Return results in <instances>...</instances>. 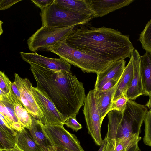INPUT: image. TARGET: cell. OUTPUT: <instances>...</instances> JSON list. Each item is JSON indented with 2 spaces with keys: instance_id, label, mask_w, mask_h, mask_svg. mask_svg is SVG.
Segmentation results:
<instances>
[{
  "instance_id": "1",
  "label": "cell",
  "mask_w": 151,
  "mask_h": 151,
  "mask_svg": "<svg viewBox=\"0 0 151 151\" xmlns=\"http://www.w3.org/2000/svg\"><path fill=\"white\" fill-rule=\"evenodd\" d=\"M65 41L74 49L112 62L130 58L134 50L129 35L104 26L94 27L89 23L76 26Z\"/></svg>"
},
{
  "instance_id": "2",
  "label": "cell",
  "mask_w": 151,
  "mask_h": 151,
  "mask_svg": "<svg viewBox=\"0 0 151 151\" xmlns=\"http://www.w3.org/2000/svg\"><path fill=\"white\" fill-rule=\"evenodd\" d=\"M37 88L65 117L78 114L86 97L83 83L70 72H63L30 64Z\"/></svg>"
},
{
  "instance_id": "3",
  "label": "cell",
  "mask_w": 151,
  "mask_h": 151,
  "mask_svg": "<svg viewBox=\"0 0 151 151\" xmlns=\"http://www.w3.org/2000/svg\"><path fill=\"white\" fill-rule=\"evenodd\" d=\"M147 106L128 100L123 112L111 110L107 114V142L123 144L132 137L139 135L147 111Z\"/></svg>"
},
{
  "instance_id": "4",
  "label": "cell",
  "mask_w": 151,
  "mask_h": 151,
  "mask_svg": "<svg viewBox=\"0 0 151 151\" xmlns=\"http://www.w3.org/2000/svg\"><path fill=\"white\" fill-rule=\"evenodd\" d=\"M65 40L48 47L46 50L57 54L84 73L98 74L113 62L74 49L66 43Z\"/></svg>"
},
{
  "instance_id": "5",
  "label": "cell",
  "mask_w": 151,
  "mask_h": 151,
  "mask_svg": "<svg viewBox=\"0 0 151 151\" xmlns=\"http://www.w3.org/2000/svg\"><path fill=\"white\" fill-rule=\"evenodd\" d=\"M42 27H64L89 23L94 16L81 15L63 8L55 1L41 10Z\"/></svg>"
},
{
  "instance_id": "6",
  "label": "cell",
  "mask_w": 151,
  "mask_h": 151,
  "mask_svg": "<svg viewBox=\"0 0 151 151\" xmlns=\"http://www.w3.org/2000/svg\"><path fill=\"white\" fill-rule=\"evenodd\" d=\"M75 27L42 26L27 39V42L29 49L34 52L46 50L48 47L66 39L72 33Z\"/></svg>"
},
{
  "instance_id": "7",
  "label": "cell",
  "mask_w": 151,
  "mask_h": 151,
  "mask_svg": "<svg viewBox=\"0 0 151 151\" xmlns=\"http://www.w3.org/2000/svg\"><path fill=\"white\" fill-rule=\"evenodd\" d=\"M43 132L51 146L71 151H84L76 136L67 131L64 125H45L39 121Z\"/></svg>"
},
{
  "instance_id": "8",
  "label": "cell",
  "mask_w": 151,
  "mask_h": 151,
  "mask_svg": "<svg viewBox=\"0 0 151 151\" xmlns=\"http://www.w3.org/2000/svg\"><path fill=\"white\" fill-rule=\"evenodd\" d=\"M83 111L88 132L95 143L100 146L103 141L101 133L103 121L97 107L94 89L90 90L86 96Z\"/></svg>"
},
{
  "instance_id": "9",
  "label": "cell",
  "mask_w": 151,
  "mask_h": 151,
  "mask_svg": "<svg viewBox=\"0 0 151 151\" xmlns=\"http://www.w3.org/2000/svg\"><path fill=\"white\" fill-rule=\"evenodd\" d=\"M31 91L43 113L44 117L42 123L45 125H64L67 119L60 113L53 102L37 87L32 86Z\"/></svg>"
},
{
  "instance_id": "10",
  "label": "cell",
  "mask_w": 151,
  "mask_h": 151,
  "mask_svg": "<svg viewBox=\"0 0 151 151\" xmlns=\"http://www.w3.org/2000/svg\"><path fill=\"white\" fill-rule=\"evenodd\" d=\"M14 77V81L16 82L20 91L23 106L32 117L42 122L44 117L43 114L32 93V83L27 78L23 79L17 73L15 74Z\"/></svg>"
},
{
  "instance_id": "11",
  "label": "cell",
  "mask_w": 151,
  "mask_h": 151,
  "mask_svg": "<svg viewBox=\"0 0 151 151\" xmlns=\"http://www.w3.org/2000/svg\"><path fill=\"white\" fill-rule=\"evenodd\" d=\"M20 53L22 60L29 64H34L55 71L70 72L71 64L62 59L49 58L36 53L20 52Z\"/></svg>"
},
{
  "instance_id": "12",
  "label": "cell",
  "mask_w": 151,
  "mask_h": 151,
  "mask_svg": "<svg viewBox=\"0 0 151 151\" xmlns=\"http://www.w3.org/2000/svg\"><path fill=\"white\" fill-rule=\"evenodd\" d=\"M140 56L138 51L134 49L130 57L133 63V76L131 85L126 94L129 100H134L141 95H145L141 73Z\"/></svg>"
},
{
  "instance_id": "13",
  "label": "cell",
  "mask_w": 151,
  "mask_h": 151,
  "mask_svg": "<svg viewBox=\"0 0 151 151\" xmlns=\"http://www.w3.org/2000/svg\"><path fill=\"white\" fill-rule=\"evenodd\" d=\"M126 61L124 59L112 62L108 67L97 74L94 89L100 90L111 80L121 77L125 67Z\"/></svg>"
},
{
  "instance_id": "14",
  "label": "cell",
  "mask_w": 151,
  "mask_h": 151,
  "mask_svg": "<svg viewBox=\"0 0 151 151\" xmlns=\"http://www.w3.org/2000/svg\"><path fill=\"white\" fill-rule=\"evenodd\" d=\"M95 12L96 17H102L109 13L127 6L133 0H88Z\"/></svg>"
},
{
  "instance_id": "15",
  "label": "cell",
  "mask_w": 151,
  "mask_h": 151,
  "mask_svg": "<svg viewBox=\"0 0 151 151\" xmlns=\"http://www.w3.org/2000/svg\"><path fill=\"white\" fill-rule=\"evenodd\" d=\"M119 82L113 87L106 90L99 91L94 89L97 107L102 121L110 111Z\"/></svg>"
},
{
  "instance_id": "16",
  "label": "cell",
  "mask_w": 151,
  "mask_h": 151,
  "mask_svg": "<svg viewBox=\"0 0 151 151\" xmlns=\"http://www.w3.org/2000/svg\"><path fill=\"white\" fill-rule=\"evenodd\" d=\"M61 7L77 14L96 17L88 0H55Z\"/></svg>"
},
{
  "instance_id": "17",
  "label": "cell",
  "mask_w": 151,
  "mask_h": 151,
  "mask_svg": "<svg viewBox=\"0 0 151 151\" xmlns=\"http://www.w3.org/2000/svg\"><path fill=\"white\" fill-rule=\"evenodd\" d=\"M140 70L143 88L145 95L151 97V53L140 56Z\"/></svg>"
},
{
  "instance_id": "18",
  "label": "cell",
  "mask_w": 151,
  "mask_h": 151,
  "mask_svg": "<svg viewBox=\"0 0 151 151\" xmlns=\"http://www.w3.org/2000/svg\"><path fill=\"white\" fill-rule=\"evenodd\" d=\"M133 76V63L130 58L119 82L113 100L123 95L126 96L127 91L131 85Z\"/></svg>"
},
{
  "instance_id": "19",
  "label": "cell",
  "mask_w": 151,
  "mask_h": 151,
  "mask_svg": "<svg viewBox=\"0 0 151 151\" xmlns=\"http://www.w3.org/2000/svg\"><path fill=\"white\" fill-rule=\"evenodd\" d=\"M16 141L17 146L23 151H43L25 128L17 132Z\"/></svg>"
},
{
  "instance_id": "20",
  "label": "cell",
  "mask_w": 151,
  "mask_h": 151,
  "mask_svg": "<svg viewBox=\"0 0 151 151\" xmlns=\"http://www.w3.org/2000/svg\"><path fill=\"white\" fill-rule=\"evenodd\" d=\"M32 118L31 128L28 129L32 138L43 151H48L51 146L41 128L38 120Z\"/></svg>"
},
{
  "instance_id": "21",
  "label": "cell",
  "mask_w": 151,
  "mask_h": 151,
  "mask_svg": "<svg viewBox=\"0 0 151 151\" xmlns=\"http://www.w3.org/2000/svg\"><path fill=\"white\" fill-rule=\"evenodd\" d=\"M13 104L15 113L19 122L27 129H30L32 120L29 113L18 101H16Z\"/></svg>"
},
{
  "instance_id": "22",
  "label": "cell",
  "mask_w": 151,
  "mask_h": 151,
  "mask_svg": "<svg viewBox=\"0 0 151 151\" xmlns=\"http://www.w3.org/2000/svg\"><path fill=\"white\" fill-rule=\"evenodd\" d=\"M0 150H4L14 148L16 146V136L11 132L0 127Z\"/></svg>"
},
{
  "instance_id": "23",
  "label": "cell",
  "mask_w": 151,
  "mask_h": 151,
  "mask_svg": "<svg viewBox=\"0 0 151 151\" xmlns=\"http://www.w3.org/2000/svg\"><path fill=\"white\" fill-rule=\"evenodd\" d=\"M139 40L143 48L146 52L151 53V19L146 24L141 32Z\"/></svg>"
},
{
  "instance_id": "24",
  "label": "cell",
  "mask_w": 151,
  "mask_h": 151,
  "mask_svg": "<svg viewBox=\"0 0 151 151\" xmlns=\"http://www.w3.org/2000/svg\"><path fill=\"white\" fill-rule=\"evenodd\" d=\"M144 122L145 128L143 142L145 145L151 147V109L147 111Z\"/></svg>"
},
{
  "instance_id": "25",
  "label": "cell",
  "mask_w": 151,
  "mask_h": 151,
  "mask_svg": "<svg viewBox=\"0 0 151 151\" xmlns=\"http://www.w3.org/2000/svg\"><path fill=\"white\" fill-rule=\"evenodd\" d=\"M128 100L127 96L124 95L114 100L110 111L114 110L123 112L126 107Z\"/></svg>"
},
{
  "instance_id": "26",
  "label": "cell",
  "mask_w": 151,
  "mask_h": 151,
  "mask_svg": "<svg viewBox=\"0 0 151 151\" xmlns=\"http://www.w3.org/2000/svg\"><path fill=\"white\" fill-rule=\"evenodd\" d=\"M12 82L4 72H0V90L4 93L11 94V88Z\"/></svg>"
},
{
  "instance_id": "27",
  "label": "cell",
  "mask_w": 151,
  "mask_h": 151,
  "mask_svg": "<svg viewBox=\"0 0 151 151\" xmlns=\"http://www.w3.org/2000/svg\"><path fill=\"white\" fill-rule=\"evenodd\" d=\"M76 114L72 115L68 117L64 123L68 127L71 128L73 131L77 132L81 129L82 126L77 120Z\"/></svg>"
},
{
  "instance_id": "28",
  "label": "cell",
  "mask_w": 151,
  "mask_h": 151,
  "mask_svg": "<svg viewBox=\"0 0 151 151\" xmlns=\"http://www.w3.org/2000/svg\"><path fill=\"white\" fill-rule=\"evenodd\" d=\"M105 151H126L123 145L117 142H107Z\"/></svg>"
},
{
  "instance_id": "29",
  "label": "cell",
  "mask_w": 151,
  "mask_h": 151,
  "mask_svg": "<svg viewBox=\"0 0 151 151\" xmlns=\"http://www.w3.org/2000/svg\"><path fill=\"white\" fill-rule=\"evenodd\" d=\"M11 93L13 94L18 101L19 104L23 106L21 101L20 91L19 86L15 81L12 82Z\"/></svg>"
},
{
  "instance_id": "30",
  "label": "cell",
  "mask_w": 151,
  "mask_h": 151,
  "mask_svg": "<svg viewBox=\"0 0 151 151\" xmlns=\"http://www.w3.org/2000/svg\"><path fill=\"white\" fill-rule=\"evenodd\" d=\"M22 0H0V10H5L10 8L15 4Z\"/></svg>"
},
{
  "instance_id": "31",
  "label": "cell",
  "mask_w": 151,
  "mask_h": 151,
  "mask_svg": "<svg viewBox=\"0 0 151 151\" xmlns=\"http://www.w3.org/2000/svg\"><path fill=\"white\" fill-rule=\"evenodd\" d=\"M54 1L55 0H32L31 1L42 10L52 4Z\"/></svg>"
},
{
  "instance_id": "32",
  "label": "cell",
  "mask_w": 151,
  "mask_h": 151,
  "mask_svg": "<svg viewBox=\"0 0 151 151\" xmlns=\"http://www.w3.org/2000/svg\"><path fill=\"white\" fill-rule=\"evenodd\" d=\"M121 77L111 80L106 83L99 91H105L113 87L118 83Z\"/></svg>"
},
{
  "instance_id": "33",
  "label": "cell",
  "mask_w": 151,
  "mask_h": 151,
  "mask_svg": "<svg viewBox=\"0 0 151 151\" xmlns=\"http://www.w3.org/2000/svg\"><path fill=\"white\" fill-rule=\"evenodd\" d=\"M48 151H71L65 148L55 146H51L49 148Z\"/></svg>"
},
{
  "instance_id": "34",
  "label": "cell",
  "mask_w": 151,
  "mask_h": 151,
  "mask_svg": "<svg viewBox=\"0 0 151 151\" xmlns=\"http://www.w3.org/2000/svg\"><path fill=\"white\" fill-rule=\"evenodd\" d=\"M106 141L105 138L103 140V142L101 145L100 146V147L98 151H105Z\"/></svg>"
},
{
  "instance_id": "35",
  "label": "cell",
  "mask_w": 151,
  "mask_h": 151,
  "mask_svg": "<svg viewBox=\"0 0 151 151\" xmlns=\"http://www.w3.org/2000/svg\"><path fill=\"white\" fill-rule=\"evenodd\" d=\"M145 106L148 107L149 109H151V97L149 98V100Z\"/></svg>"
},
{
  "instance_id": "36",
  "label": "cell",
  "mask_w": 151,
  "mask_h": 151,
  "mask_svg": "<svg viewBox=\"0 0 151 151\" xmlns=\"http://www.w3.org/2000/svg\"><path fill=\"white\" fill-rule=\"evenodd\" d=\"M6 150L7 151H23L20 149H19V148H18L17 146L14 148L9 150Z\"/></svg>"
},
{
  "instance_id": "37",
  "label": "cell",
  "mask_w": 151,
  "mask_h": 151,
  "mask_svg": "<svg viewBox=\"0 0 151 151\" xmlns=\"http://www.w3.org/2000/svg\"><path fill=\"white\" fill-rule=\"evenodd\" d=\"M2 151H6V150H2Z\"/></svg>"
},
{
  "instance_id": "38",
  "label": "cell",
  "mask_w": 151,
  "mask_h": 151,
  "mask_svg": "<svg viewBox=\"0 0 151 151\" xmlns=\"http://www.w3.org/2000/svg\"><path fill=\"white\" fill-rule=\"evenodd\" d=\"M0 151H3L1 150H0Z\"/></svg>"
}]
</instances>
